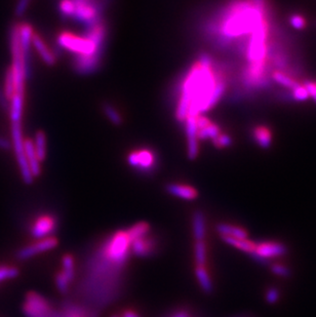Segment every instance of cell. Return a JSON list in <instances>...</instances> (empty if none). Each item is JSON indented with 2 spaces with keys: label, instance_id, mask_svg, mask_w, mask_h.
I'll return each instance as SVG.
<instances>
[{
  "label": "cell",
  "instance_id": "obj_1",
  "mask_svg": "<svg viewBox=\"0 0 316 317\" xmlns=\"http://www.w3.org/2000/svg\"><path fill=\"white\" fill-rule=\"evenodd\" d=\"M10 47L13 57V65L11 67L14 81L15 92L17 95L24 96L25 94V73H24V62L23 55L20 47L19 40V25L14 24L10 29Z\"/></svg>",
  "mask_w": 316,
  "mask_h": 317
},
{
  "label": "cell",
  "instance_id": "obj_2",
  "mask_svg": "<svg viewBox=\"0 0 316 317\" xmlns=\"http://www.w3.org/2000/svg\"><path fill=\"white\" fill-rule=\"evenodd\" d=\"M58 46L60 49L67 50L75 56L103 55L104 47H98L88 37H79L70 32H62L59 34Z\"/></svg>",
  "mask_w": 316,
  "mask_h": 317
},
{
  "label": "cell",
  "instance_id": "obj_3",
  "mask_svg": "<svg viewBox=\"0 0 316 317\" xmlns=\"http://www.w3.org/2000/svg\"><path fill=\"white\" fill-rule=\"evenodd\" d=\"M11 129H12L13 149L15 150L17 161L20 166L21 176H22V179L25 184L30 185L33 183L34 178L31 174L30 167H29L26 154H25L22 124H21V122H13L11 125Z\"/></svg>",
  "mask_w": 316,
  "mask_h": 317
},
{
  "label": "cell",
  "instance_id": "obj_4",
  "mask_svg": "<svg viewBox=\"0 0 316 317\" xmlns=\"http://www.w3.org/2000/svg\"><path fill=\"white\" fill-rule=\"evenodd\" d=\"M33 28L30 24L24 23L19 25V40L20 47L23 55L24 62V73L25 79H30L32 76V36H33Z\"/></svg>",
  "mask_w": 316,
  "mask_h": 317
},
{
  "label": "cell",
  "instance_id": "obj_5",
  "mask_svg": "<svg viewBox=\"0 0 316 317\" xmlns=\"http://www.w3.org/2000/svg\"><path fill=\"white\" fill-rule=\"evenodd\" d=\"M23 312L26 317H55L49 302L36 292H29L23 305Z\"/></svg>",
  "mask_w": 316,
  "mask_h": 317
},
{
  "label": "cell",
  "instance_id": "obj_6",
  "mask_svg": "<svg viewBox=\"0 0 316 317\" xmlns=\"http://www.w3.org/2000/svg\"><path fill=\"white\" fill-rule=\"evenodd\" d=\"M129 164L142 173H150L155 170L156 156L151 150L142 149L130 153L128 157Z\"/></svg>",
  "mask_w": 316,
  "mask_h": 317
},
{
  "label": "cell",
  "instance_id": "obj_7",
  "mask_svg": "<svg viewBox=\"0 0 316 317\" xmlns=\"http://www.w3.org/2000/svg\"><path fill=\"white\" fill-rule=\"evenodd\" d=\"M57 245H58V239L56 237L50 236V237L39 240L38 242H36L34 244H31V245H28V246H25L23 248L19 249L17 252V258L21 261L28 260V259L38 255V253H40V252H44V251L55 248Z\"/></svg>",
  "mask_w": 316,
  "mask_h": 317
},
{
  "label": "cell",
  "instance_id": "obj_8",
  "mask_svg": "<svg viewBox=\"0 0 316 317\" xmlns=\"http://www.w3.org/2000/svg\"><path fill=\"white\" fill-rule=\"evenodd\" d=\"M186 136H187V154L190 160L197 158L199 153L198 147V129L196 125V116H187L186 120Z\"/></svg>",
  "mask_w": 316,
  "mask_h": 317
},
{
  "label": "cell",
  "instance_id": "obj_9",
  "mask_svg": "<svg viewBox=\"0 0 316 317\" xmlns=\"http://www.w3.org/2000/svg\"><path fill=\"white\" fill-rule=\"evenodd\" d=\"M102 55L75 56L73 60L74 71L79 75H90L95 73L101 64Z\"/></svg>",
  "mask_w": 316,
  "mask_h": 317
},
{
  "label": "cell",
  "instance_id": "obj_10",
  "mask_svg": "<svg viewBox=\"0 0 316 317\" xmlns=\"http://www.w3.org/2000/svg\"><path fill=\"white\" fill-rule=\"evenodd\" d=\"M57 228V221L53 216L45 215L36 219L31 227V234L38 239L50 237Z\"/></svg>",
  "mask_w": 316,
  "mask_h": 317
},
{
  "label": "cell",
  "instance_id": "obj_11",
  "mask_svg": "<svg viewBox=\"0 0 316 317\" xmlns=\"http://www.w3.org/2000/svg\"><path fill=\"white\" fill-rule=\"evenodd\" d=\"M155 248L156 240L149 234L131 240V251L140 258L151 256L155 251Z\"/></svg>",
  "mask_w": 316,
  "mask_h": 317
},
{
  "label": "cell",
  "instance_id": "obj_12",
  "mask_svg": "<svg viewBox=\"0 0 316 317\" xmlns=\"http://www.w3.org/2000/svg\"><path fill=\"white\" fill-rule=\"evenodd\" d=\"M255 252H257L259 256L269 259L274 257H280L285 255L287 252V248L283 243L279 242H262L259 244H256Z\"/></svg>",
  "mask_w": 316,
  "mask_h": 317
},
{
  "label": "cell",
  "instance_id": "obj_13",
  "mask_svg": "<svg viewBox=\"0 0 316 317\" xmlns=\"http://www.w3.org/2000/svg\"><path fill=\"white\" fill-rule=\"evenodd\" d=\"M165 190L171 195L185 200H193L198 196L197 190L188 185L171 183L165 186Z\"/></svg>",
  "mask_w": 316,
  "mask_h": 317
},
{
  "label": "cell",
  "instance_id": "obj_14",
  "mask_svg": "<svg viewBox=\"0 0 316 317\" xmlns=\"http://www.w3.org/2000/svg\"><path fill=\"white\" fill-rule=\"evenodd\" d=\"M32 46L48 66H54L56 64V55L49 50L45 41L36 33H33L32 36Z\"/></svg>",
  "mask_w": 316,
  "mask_h": 317
},
{
  "label": "cell",
  "instance_id": "obj_15",
  "mask_svg": "<svg viewBox=\"0 0 316 317\" xmlns=\"http://www.w3.org/2000/svg\"><path fill=\"white\" fill-rule=\"evenodd\" d=\"M24 149H25V154L26 158L30 167L31 174L33 178L38 177L41 174V166H40V161L38 160L35 149H34V143L30 139L24 140Z\"/></svg>",
  "mask_w": 316,
  "mask_h": 317
},
{
  "label": "cell",
  "instance_id": "obj_16",
  "mask_svg": "<svg viewBox=\"0 0 316 317\" xmlns=\"http://www.w3.org/2000/svg\"><path fill=\"white\" fill-rule=\"evenodd\" d=\"M217 231L221 236H229L237 239H246L248 235L243 228L224 223L217 225Z\"/></svg>",
  "mask_w": 316,
  "mask_h": 317
},
{
  "label": "cell",
  "instance_id": "obj_17",
  "mask_svg": "<svg viewBox=\"0 0 316 317\" xmlns=\"http://www.w3.org/2000/svg\"><path fill=\"white\" fill-rule=\"evenodd\" d=\"M24 108V96L15 94L10 101V118L13 122H21Z\"/></svg>",
  "mask_w": 316,
  "mask_h": 317
},
{
  "label": "cell",
  "instance_id": "obj_18",
  "mask_svg": "<svg viewBox=\"0 0 316 317\" xmlns=\"http://www.w3.org/2000/svg\"><path fill=\"white\" fill-rule=\"evenodd\" d=\"M193 235L195 240H204L205 237V218L202 211L197 210L193 215Z\"/></svg>",
  "mask_w": 316,
  "mask_h": 317
},
{
  "label": "cell",
  "instance_id": "obj_19",
  "mask_svg": "<svg viewBox=\"0 0 316 317\" xmlns=\"http://www.w3.org/2000/svg\"><path fill=\"white\" fill-rule=\"evenodd\" d=\"M254 138L263 149H268L272 144V134L266 126H258L254 130Z\"/></svg>",
  "mask_w": 316,
  "mask_h": 317
},
{
  "label": "cell",
  "instance_id": "obj_20",
  "mask_svg": "<svg viewBox=\"0 0 316 317\" xmlns=\"http://www.w3.org/2000/svg\"><path fill=\"white\" fill-rule=\"evenodd\" d=\"M222 239L229 245H232L242 251H245L247 253L254 252L256 249V244L255 242H252L250 240L247 239H237V238H233V237H229V236H221Z\"/></svg>",
  "mask_w": 316,
  "mask_h": 317
},
{
  "label": "cell",
  "instance_id": "obj_21",
  "mask_svg": "<svg viewBox=\"0 0 316 317\" xmlns=\"http://www.w3.org/2000/svg\"><path fill=\"white\" fill-rule=\"evenodd\" d=\"M34 149L38 160L41 162L46 159L47 156V138L45 133L39 131L35 134L34 139Z\"/></svg>",
  "mask_w": 316,
  "mask_h": 317
},
{
  "label": "cell",
  "instance_id": "obj_22",
  "mask_svg": "<svg viewBox=\"0 0 316 317\" xmlns=\"http://www.w3.org/2000/svg\"><path fill=\"white\" fill-rule=\"evenodd\" d=\"M93 313L86 311L83 307L74 304H67L62 314L55 313V317H93Z\"/></svg>",
  "mask_w": 316,
  "mask_h": 317
},
{
  "label": "cell",
  "instance_id": "obj_23",
  "mask_svg": "<svg viewBox=\"0 0 316 317\" xmlns=\"http://www.w3.org/2000/svg\"><path fill=\"white\" fill-rule=\"evenodd\" d=\"M195 274H196V277H197L199 284H200L201 288L203 289V291L206 293L212 292L214 289L213 282H212V279H210V277H209V274H208L207 270L205 269V267L197 266L196 270H195Z\"/></svg>",
  "mask_w": 316,
  "mask_h": 317
},
{
  "label": "cell",
  "instance_id": "obj_24",
  "mask_svg": "<svg viewBox=\"0 0 316 317\" xmlns=\"http://www.w3.org/2000/svg\"><path fill=\"white\" fill-rule=\"evenodd\" d=\"M272 80H274L275 82L280 84V86H282L283 88H285L287 90H291V91L300 86V83H298L296 80L292 79L291 77H289L288 75H286L285 73H283L281 71H275L274 73H273Z\"/></svg>",
  "mask_w": 316,
  "mask_h": 317
},
{
  "label": "cell",
  "instance_id": "obj_25",
  "mask_svg": "<svg viewBox=\"0 0 316 317\" xmlns=\"http://www.w3.org/2000/svg\"><path fill=\"white\" fill-rule=\"evenodd\" d=\"M126 232H128L130 239L133 240V239L138 238V237L148 235L149 232H150V226L146 222H139V223L135 224L134 226H132Z\"/></svg>",
  "mask_w": 316,
  "mask_h": 317
},
{
  "label": "cell",
  "instance_id": "obj_26",
  "mask_svg": "<svg viewBox=\"0 0 316 317\" xmlns=\"http://www.w3.org/2000/svg\"><path fill=\"white\" fill-rule=\"evenodd\" d=\"M102 109L104 114L107 116V118L114 124V125H120L123 122V118L118 112V110L113 107V105L109 103H104L102 106Z\"/></svg>",
  "mask_w": 316,
  "mask_h": 317
},
{
  "label": "cell",
  "instance_id": "obj_27",
  "mask_svg": "<svg viewBox=\"0 0 316 317\" xmlns=\"http://www.w3.org/2000/svg\"><path fill=\"white\" fill-rule=\"evenodd\" d=\"M220 134H221V131L219 126L217 124L210 122L208 125L205 126V128L198 131L197 136H198V139L200 140H206V139L215 140L216 138L219 137Z\"/></svg>",
  "mask_w": 316,
  "mask_h": 317
},
{
  "label": "cell",
  "instance_id": "obj_28",
  "mask_svg": "<svg viewBox=\"0 0 316 317\" xmlns=\"http://www.w3.org/2000/svg\"><path fill=\"white\" fill-rule=\"evenodd\" d=\"M194 256L196 265L199 267H205L206 262V245L204 240H197L194 248Z\"/></svg>",
  "mask_w": 316,
  "mask_h": 317
},
{
  "label": "cell",
  "instance_id": "obj_29",
  "mask_svg": "<svg viewBox=\"0 0 316 317\" xmlns=\"http://www.w3.org/2000/svg\"><path fill=\"white\" fill-rule=\"evenodd\" d=\"M63 273L65 274L67 278L71 281H73L75 277V271H74V261L73 258L70 255H65L63 257Z\"/></svg>",
  "mask_w": 316,
  "mask_h": 317
},
{
  "label": "cell",
  "instance_id": "obj_30",
  "mask_svg": "<svg viewBox=\"0 0 316 317\" xmlns=\"http://www.w3.org/2000/svg\"><path fill=\"white\" fill-rule=\"evenodd\" d=\"M5 93L8 99L11 101V99L16 94L15 92V81H14V75L12 72V69L9 68L6 74V81H5Z\"/></svg>",
  "mask_w": 316,
  "mask_h": 317
},
{
  "label": "cell",
  "instance_id": "obj_31",
  "mask_svg": "<svg viewBox=\"0 0 316 317\" xmlns=\"http://www.w3.org/2000/svg\"><path fill=\"white\" fill-rule=\"evenodd\" d=\"M19 269L13 266H0V281L14 279L19 276Z\"/></svg>",
  "mask_w": 316,
  "mask_h": 317
},
{
  "label": "cell",
  "instance_id": "obj_32",
  "mask_svg": "<svg viewBox=\"0 0 316 317\" xmlns=\"http://www.w3.org/2000/svg\"><path fill=\"white\" fill-rule=\"evenodd\" d=\"M75 12V5L73 0H62L60 3V13L63 17L72 18Z\"/></svg>",
  "mask_w": 316,
  "mask_h": 317
},
{
  "label": "cell",
  "instance_id": "obj_33",
  "mask_svg": "<svg viewBox=\"0 0 316 317\" xmlns=\"http://www.w3.org/2000/svg\"><path fill=\"white\" fill-rule=\"evenodd\" d=\"M69 283H70V280L67 278V276L65 275L64 273L61 272V273L57 274L56 284H57V287L60 290V292L66 293L68 291V288H69Z\"/></svg>",
  "mask_w": 316,
  "mask_h": 317
},
{
  "label": "cell",
  "instance_id": "obj_34",
  "mask_svg": "<svg viewBox=\"0 0 316 317\" xmlns=\"http://www.w3.org/2000/svg\"><path fill=\"white\" fill-rule=\"evenodd\" d=\"M289 24L297 30H303L306 27V20L301 15H292L289 18Z\"/></svg>",
  "mask_w": 316,
  "mask_h": 317
},
{
  "label": "cell",
  "instance_id": "obj_35",
  "mask_svg": "<svg viewBox=\"0 0 316 317\" xmlns=\"http://www.w3.org/2000/svg\"><path fill=\"white\" fill-rule=\"evenodd\" d=\"M30 4L31 0H18L15 8V16L18 18H22L26 14Z\"/></svg>",
  "mask_w": 316,
  "mask_h": 317
},
{
  "label": "cell",
  "instance_id": "obj_36",
  "mask_svg": "<svg viewBox=\"0 0 316 317\" xmlns=\"http://www.w3.org/2000/svg\"><path fill=\"white\" fill-rule=\"evenodd\" d=\"M213 142L217 148H226L232 145V139L225 134H220L218 138L213 140Z\"/></svg>",
  "mask_w": 316,
  "mask_h": 317
},
{
  "label": "cell",
  "instance_id": "obj_37",
  "mask_svg": "<svg viewBox=\"0 0 316 317\" xmlns=\"http://www.w3.org/2000/svg\"><path fill=\"white\" fill-rule=\"evenodd\" d=\"M291 95H292V99L294 101H305L309 98L307 91L305 90V88L303 86H301V84L298 88L291 91Z\"/></svg>",
  "mask_w": 316,
  "mask_h": 317
},
{
  "label": "cell",
  "instance_id": "obj_38",
  "mask_svg": "<svg viewBox=\"0 0 316 317\" xmlns=\"http://www.w3.org/2000/svg\"><path fill=\"white\" fill-rule=\"evenodd\" d=\"M271 270L272 272L276 274V275L278 276H282V277H288L290 275V271L288 268L282 266V265H279V264H274L272 267H271Z\"/></svg>",
  "mask_w": 316,
  "mask_h": 317
},
{
  "label": "cell",
  "instance_id": "obj_39",
  "mask_svg": "<svg viewBox=\"0 0 316 317\" xmlns=\"http://www.w3.org/2000/svg\"><path fill=\"white\" fill-rule=\"evenodd\" d=\"M278 299H279V292L276 288L272 287L268 289V291L266 292V300L269 304H275Z\"/></svg>",
  "mask_w": 316,
  "mask_h": 317
},
{
  "label": "cell",
  "instance_id": "obj_40",
  "mask_svg": "<svg viewBox=\"0 0 316 317\" xmlns=\"http://www.w3.org/2000/svg\"><path fill=\"white\" fill-rule=\"evenodd\" d=\"M303 87L307 91L308 96L311 97L314 100V102L316 103V84H315V82L305 81L303 84Z\"/></svg>",
  "mask_w": 316,
  "mask_h": 317
},
{
  "label": "cell",
  "instance_id": "obj_41",
  "mask_svg": "<svg viewBox=\"0 0 316 317\" xmlns=\"http://www.w3.org/2000/svg\"><path fill=\"white\" fill-rule=\"evenodd\" d=\"M0 108L6 112L10 111V100L8 99L5 91L2 88H0Z\"/></svg>",
  "mask_w": 316,
  "mask_h": 317
},
{
  "label": "cell",
  "instance_id": "obj_42",
  "mask_svg": "<svg viewBox=\"0 0 316 317\" xmlns=\"http://www.w3.org/2000/svg\"><path fill=\"white\" fill-rule=\"evenodd\" d=\"M12 148H13V144L10 140L4 137H0V150L9 151L12 149Z\"/></svg>",
  "mask_w": 316,
  "mask_h": 317
},
{
  "label": "cell",
  "instance_id": "obj_43",
  "mask_svg": "<svg viewBox=\"0 0 316 317\" xmlns=\"http://www.w3.org/2000/svg\"><path fill=\"white\" fill-rule=\"evenodd\" d=\"M249 256L252 258V260H255L256 262H258V263H260V264H262V265H265V266L269 265V260H268V259H265V258L259 256L258 253L255 252V251H254V252H250Z\"/></svg>",
  "mask_w": 316,
  "mask_h": 317
},
{
  "label": "cell",
  "instance_id": "obj_44",
  "mask_svg": "<svg viewBox=\"0 0 316 317\" xmlns=\"http://www.w3.org/2000/svg\"><path fill=\"white\" fill-rule=\"evenodd\" d=\"M250 3L255 8H257L261 11H265V0H251Z\"/></svg>",
  "mask_w": 316,
  "mask_h": 317
},
{
  "label": "cell",
  "instance_id": "obj_45",
  "mask_svg": "<svg viewBox=\"0 0 316 317\" xmlns=\"http://www.w3.org/2000/svg\"><path fill=\"white\" fill-rule=\"evenodd\" d=\"M122 317H141L139 314H137L136 312H134V311H131V310H128V311H125V312H123V314H122Z\"/></svg>",
  "mask_w": 316,
  "mask_h": 317
},
{
  "label": "cell",
  "instance_id": "obj_46",
  "mask_svg": "<svg viewBox=\"0 0 316 317\" xmlns=\"http://www.w3.org/2000/svg\"><path fill=\"white\" fill-rule=\"evenodd\" d=\"M172 317H190V314H189L187 311H179V312H176Z\"/></svg>",
  "mask_w": 316,
  "mask_h": 317
},
{
  "label": "cell",
  "instance_id": "obj_47",
  "mask_svg": "<svg viewBox=\"0 0 316 317\" xmlns=\"http://www.w3.org/2000/svg\"><path fill=\"white\" fill-rule=\"evenodd\" d=\"M112 317H117V316H112Z\"/></svg>",
  "mask_w": 316,
  "mask_h": 317
},
{
  "label": "cell",
  "instance_id": "obj_48",
  "mask_svg": "<svg viewBox=\"0 0 316 317\" xmlns=\"http://www.w3.org/2000/svg\"><path fill=\"white\" fill-rule=\"evenodd\" d=\"M315 84H316V82H315Z\"/></svg>",
  "mask_w": 316,
  "mask_h": 317
}]
</instances>
